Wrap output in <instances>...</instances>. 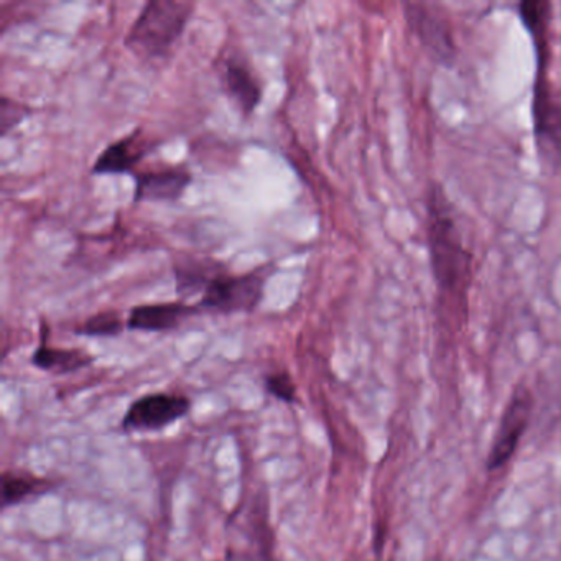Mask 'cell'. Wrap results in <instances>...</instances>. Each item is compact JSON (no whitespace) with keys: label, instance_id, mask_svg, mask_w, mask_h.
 <instances>
[{"label":"cell","instance_id":"cell-4","mask_svg":"<svg viewBox=\"0 0 561 561\" xmlns=\"http://www.w3.org/2000/svg\"><path fill=\"white\" fill-rule=\"evenodd\" d=\"M274 271L271 264L241 275L222 272L208 285L196 307L213 313H252L261 305L265 284Z\"/></svg>","mask_w":561,"mask_h":561},{"label":"cell","instance_id":"cell-7","mask_svg":"<svg viewBox=\"0 0 561 561\" xmlns=\"http://www.w3.org/2000/svg\"><path fill=\"white\" fill-rule=\"evenodd\" d=\"M134 180H136L134 202L175 203L192 185L193 175L185 167H170V169L136 173Z\"/></svg>","mask_w":561,"mask_h":561},{"label":"cell","instance_id":"cell-6","mask_svg":"<svg viewBox=\"0 0 561 561\" xmlns=\"http://www.w3.org/2000/svg\"><path fill=\"white\" fill-rule=\"evenodd\" d=\"M531 412H534V397L530 390L518 387L508 399L499 422L497 432L492 438L488 462H485L489 471H497L511 461L512 456L517 451L522 436L530 425Z\"/></svg>","mask_w":561,"mask_h":561},{"label":"cell","instance_id":"cell-11","mask_svg":"<svg viewBox=\"0 0 561 561\" xmlns=\"http://www.w3.org/2000/svg\"><path fill=\"white\" fill-rule=\"evenodd\" d=\"M222 84L229 100L238 107L242 116H251L262 101V84L242 61L231 58L222 68Z\"/></svg>","mask_w":561,"mask_h":561},{"label":"cell","instance_id":"cell-12","mask_svg":"<svg viewBox=\"0 0 561 561\" xmlns=\"http://www.w3.org/2000/svg\"><path fill=\"white\" fill-rule=\"evenodd\" d=\"M228 271L221 262L199 261V259H183L176 262L175 272L176 294L182 300L205 294L208 285L222 272Z\"/></svg>","mask_w":561,"mask_h":561},{"label":"cell","instance_id":"cell-2","mask_svg":"<svg viewBox=\"0 0 561 561\" xmlns=\"http://www.w3.org/2000/svg\"><path fill=\"white\" fill-rule=\"evenodd\" d=\"M195 4L185 0H149L134 24L124 45L144 60H163L185 34Z\"/></svg>","mask_w":561,"mask_h":561},{"label":"cell","instance_id":"cell-9","mask_svg":"<svg viewBox=\"0 0 561 561\" xmlns=\"http://www.w3.org/2000/svg\"><path fill=\"white\" fill-rule=\"evenodd\" d=\"M198 307L185 301H167V304L137 305L127 317V330L146 331V333H165L182 327L188 318L198 313Z\"/></svg>","mask_w":561,"mask_h":561},{"label":"cell","instance_id":"cell-15","mask_svg":"<svg viewBox=\"0 0 561 561\" xmlns=\"http://www.w3.org/2000/svg\"><path fill=\"white\" fill-rule=\"evenodd\" d=\"M124 328L127 323L117 311H100L83 321L75 333L88 337H114L119 336Z\"/></svg>","mask_w":561,"mask_h":561},{"label":"cell","instance_id":"cell-3","mask_svg":"<svg viewBox=\"0 0 561 561\" xmlns=\"http://www.w3.org/2000/svg\"><path fill=\"white\" fill-rule=\"evenodd\" d=\"M537 55V77H535L534 136L538 157L548 169H561V94L554 90L548 77L550 38L534 42Z\"/></svg>","mask_w":561,"mask_h":561},{"label":"cell","instance_id":"cell-17","mask_svg":"<svg viewBox=\"0 0 561 561\" xmlns=\"http://www.w3.org/2000/svg\"><path fill=\"white\" fill-rule=\"evenodd\" d=\"M28 113H31V110L25 104L9 100L5 96L2 98V101H0V134L8 136L12 129L21 126L27 119Z\"/></svg>","mask_w":561,"mask_h":561},{"label":"cell","instance_id":"cell-8","mask_svg":"<svg viewBox=\"0 0 561 561\" xmlns=\"http://www.w3.org/2000/svg\"><path fill=\"white\" fill-rule=\"evenodd\" d=\"M405 19L410 28L426 50L432 51L439 60H448L455 54V38L451 27L445 18L433 11L428 5L405 4Z\"/></svg>","mask_w":561,"mask_h":561},{"label":"cell","instance_id":"cell-14","mask_svg":"<svg viewBox=\"0 0 561 561\" xmlns=\"http://www.w3.org/2000/svg\"><path fill=\"white\" fill-rule=\"evenodd\" d=\"M94 357L83 350H64V347L48 346L47 341H42L41 346L32 354V364L45 373L73 374L77 370L93 364Z\"/></svg>","mask_w":561,"mask_h":561},{"label":"cell","instance_id":"cell-1","mask_svg":"<svg viewBox=\"0 0 561 561\" xmlns=\"http://www.w3.org/2000/svg\"><path fill=\"white\" fill-rule=\"evenodd\" d=\"M426 236L430 264L439 290L449 297L465 298L471 280L472 255L451 203L439 186H433L426 199Z\"/></svg>","mask_w":561,"mask_h":561},{"label":"cell","instance_id":"cell-5","mask_svg":"<svg viewBox=\"0 0 561 561\" xmlns=\"http://www.w3.org/2000/svg\"><path fill=\"white\" fill-rule=\"evenodd\" d=\"M192 410V400L183 393L156 392L139 397L124 413L126 432H162Z\"/></svg>","mask_w":561,"mask_h":561},{"label":"cell","instance_id":"cell-16","mask_svg":"<svg viewBox=\"0 0 561 561\" xmlns=\"http://www.w3.org/2000/svg\"><path fill=\"white\" fill-rule=\"evenodd\" d=\"M264 383L265 390L275 399L285 403L297 402V383H295L294 377L285 370L268 374V376H265Z\"/></svg>","mask_w":561,"mask_h":561},{"label":"cell","instance_id":"cell-10","mask_svg":"<svg viewBox=\"0 0 561 561\" xmlns=\"http://www.w3.org/2000/svg\"><path fill=\"white\" fill-rule=\"evenodd\" d=\"M149 152V146L142 139V133L129 134L123 139L114 140L98 156L91 167L93 175H136V167Z\"/></svg>","mask_w":561,"mask_h":561},{"label":"cell","instance_id":"cell-13","mask_svg":"<svg viewBox=\"0 0 561 561\" xmlns=\"http://www.w3.org/2000/svg\"><path fill=\"white\" fill-rule=\"evenodd\" d=\"M55 488L54 479L41 478L25 471H4L2 474V508L24 504L48 494Z\"/></svg>","mask_w":561,"mask_h":561}]
</instances>
